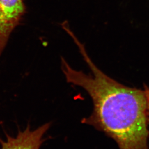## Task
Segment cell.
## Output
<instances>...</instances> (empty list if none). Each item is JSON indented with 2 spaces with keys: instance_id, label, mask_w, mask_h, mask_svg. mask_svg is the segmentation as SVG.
I'll use <instances>...</instances> for the list:
<instances>
[{
  "instance_id": "6da1fadb",
  "label": "cell",
  "mask_w": 149,
  "mask_h": 149,
  "mask_svg": "<svg viewBox=\"0 0 149 149\" xmlns=\"http://www.w3.org/2000/svg\"><path fill=\"white\" fill-rule=\"evenodd\" d=\"M63 28L77 45L91 70L88 74L77 71L61 59L67 82L82 88L93 102V112L82 122L106 133L117 142L119 149H148L149 132L144 90L124 85L105 74L92 61L69 24Z\"/></svg>"
},
{
  "instance_id": "7a4b0ae2",
  "label": "cell",
  "mask_w": 149,
  "mask_h": 149,
  "mask_svg": "<svg viewBox=\"0 0 149 149\" xmlns=\"http://www.w3.org/2000/svg\"><path fill=\"white\" fill-rule=\"evenodd\" d=\"M26 13L24 0H0V56Z\"/></svg>"
},
{
  "instance_id": "3957f363",
  "label": "cell",
  "mask_w": 149,
  "mask_h": 149,
  "mask_svg": "<svg viewBox=\"0 0 149 149\" xmlns=\"http://www.w3.org/2000/svg\"><path fill=\"white\" fill-rule=\"evenodd\" d=\"M50 126V123H48L36 130H31L28 125L23 132H19L15 138L7 135L6 141L0 139L1 149H39L44 141L43 136Z\"/></svg>"
},
{
  "instance_id": "277c9868",
  "label": "cell",
  "mask_w": 149,
  "mask_h": 149,
  "mask_svg": "<svg viewBox=\"0 0 149 149\" xmlns=\"http://www.w3.org/2000/svg\"><path fill=\"white\" fill-rule=\"evenodd\" d=\"M144 90L145 93L146 101H147V110H148V123L149 124V87L147 85L144 86Z\"/></svg>"
}]
</instances>
